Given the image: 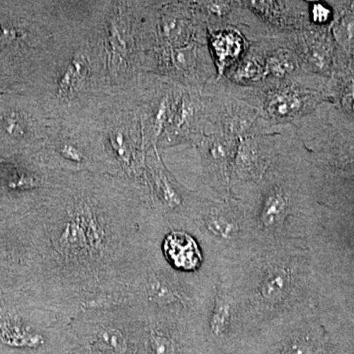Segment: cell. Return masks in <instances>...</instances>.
<instances>
[{
    "instance_id": "1",
    "label": "cell",
    "mask_w": 354,
    "mask_h": 354,
    "mask_svg": "<svg viewBox=\"0 0 354 354\" xmlns=\"http://www.w3.org/2000/svg\"><path fill=\"white\" fill-rule=\"evenodd\" d=\"M37 271L44 306L73 319L130 304L155 264V214L131 183L62 172L41 200Z\"/></svg>"
},
{
    "instance_id": "2",
    "label": "cell",
    "mask_w": 354,
    "mask_h": 354,
    "mask_svg": "<svg viewBox=\"0 0 354 354\" xmlns=\"http://www.w3.org/2000/svg\"><path fill=\"white\" fill-rule=\"evenodd\" d=\"M264 97L263 106L266 113L274 120H293L308 106L305 92L292 85L272 86Z\"/></svg>"
},
{
    "instance_id": "3",
    "label": "cell",
    "mask_w": 354,
    "mask_h": 354,
    "mask_svg": "<svg viewBox=\"0 0 354 354\" xmlns=\"http://www.w3.org/2000/svg\"><path fill=\"white\" fill-rule=\"evenodd\" d=\"M162 247L165 260L178 271L195 272L201 266L202 254L196 239L185 232H169Z\"/></svg>"
},
{
    "instance_id": "4",
    "label": "cell",
    "mask_w": 354,
    "mask_h": 354,
    "mask_svg": "<svg viewBox=\"0 0 354 354\" xmlns=\"http://www.w3.org/2000/svg\"><path fill=\"white\" fill-rule=\"evenodd\" d=\"M209 44L220 72L234 64L241 57L245 46L244 39L239 32L227 30L212 32Z\"/></svg>"
},
{
    "instance_id": "5",
    "label": "cell",
    "mask_w": 354,
    "mask_h": 354,
    "mask_svg": "<svg viewBox=\"0 0 354 354\" xmlns=\"http://www.w3.org/2000/svg\"><path fill=\"white\" fill-rule=\"evenodd\" d=\"M288 212V198L281 191H274L266 200L261 212V221L267 227H279L285 221Z\"/></svg>"
},
{
    "instance_id": "6",
    "label": "cell",
    "mask_w": 354,
    "mask_h": 354,
    "mask_svg": "<svg viewBox=\"0 0 354 354\" xmlns=\"http://www.w3.org/2000/svg\"><path fill=\"white\" fill-rule=\"evenodd\" d=\"M199 214L202 216L207 230L216 236L225 239H230L236 232V223L228 218L227 214L220 212V209L212 208L205 213L200 212Z\"/></svg>"
},
{
    "instance_id": "7",
    "label": "cell",
    "mask_w": 354,
    "mask_h": 354,
    "mask_svg": "<svg viewBox=\"0 0 354 354\" xmlns=\"http://www.w3.org/2000/svg\"><path fill=\"white\" fill-rule=\"evenodd\" d=\"M297 60L290 50H279L271 53L265 60V74L274 78H285L297 68Z\"/></svg>"
},
{
    "instance_id": "8",
    "label": "cell",
    "mask_w": 354,
    "mask_h": 354,
    "mask_svg": "<svg viewBox=\"0 0 354 354\" xmlns=\"http://www.w3.org/2000/svg\"><path fill=\"white\" fill-rule=\"evenodd\" d=\"M264 75V67L260 64L259 60L257 58L249 57L244 58L237 64L232 72V78L241 83L258 82Z\"/></svg>"
},
{
    "instance_id": "9",
    "label": "cell",
    "mask_w": 354,
    "mask_h": 354,
    "mask_svg": "<svg viewBox=\"0 0 354 354\" xmlns=\"http://www.w3.org/2000/svg\"><path fill=\"white\" fill-rule=\"evenodd\" d=\"M290 286V278L285 271L272 272L263 286L262 293L266 299L277 300L283 297Z\"/></svg>"
},
{
    "instance_id": "10",
    "label": "cell",
    "mask_w": 354,
    "mask_h": 354,
    "mask_svg": "<svg viewBox=\"0 0 354 354\" xmlns=\"http://www.w3.org/2000/svg\"><path fill=\"white\" fill-rule=\"evenodd\" d=\"M232 317L230 302L225 297L218 295L215 310L211 321L212 332L216 335H223L227 330Z\"/></svg>"
},
{
    "instance_id": "11",
    "label": "cell",
    "mask_w": 354,
    "mask_h": 354,
    "mask_svg": "<svg viewBox=\"0 0 354 354\" xmlns=\"http://www.w3.org/2000/svg\"><path fill=\"white\" fill-rule=\"evenodd\" d=\"M28 36V32L8 23H0V53L12 48L21 39Z\"/></svg>"
},
{
    "instance_id": "12",
    "label": "cell",
    "mask_w": 354,
    "mask_h": 354,
    "mask_svg": "<svg viewBox=\"0 0 354 354\" xmlns=\"http://www.w3.org/2000/svg\"><path fill=\"white\" fill-rule=\"evenodd\" d=\"M281 354H313V349L306 342L297 339L286 346Z\"/></svg>"
},
{
    "instance_id": "13",
    "label": "cell",
    "mask_w": 354,
    "mask_h": 354,
    "mask_svg": "<svg viewBox=\"0 0 354 354\" xmlns=\"http://www.w3.org/2000/svg\"><path fill=\"white\" fill-rule=\"evenodd\" d=\"M329 12L330 11L325 6H321V4H316V6H313V9H312V17H313L314 22H326L328 18H329Z\"/></svg>"
}]
</instances>
